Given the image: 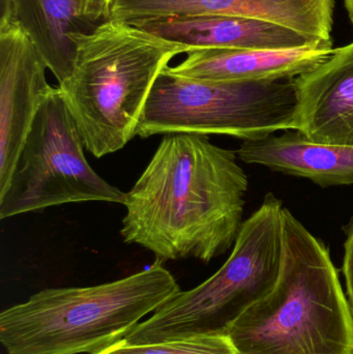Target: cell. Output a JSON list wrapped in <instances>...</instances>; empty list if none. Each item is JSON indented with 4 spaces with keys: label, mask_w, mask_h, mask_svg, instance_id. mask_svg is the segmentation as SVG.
Here are the masks:
<instances>
[{
    "label": "cell",
    "mask_w": 353,
    "mask_h": 354,
    "mask_svg": "<svg viewBox=\"0 0 353 354\" xmlns=\"http://www.w3.org/2000/svg\"><path fill=\"white\" fill-rule=\"evenodd\" d=\"M248 185L234 151L205 135H165L126 193L120 233L159 263L189 258L209 263L236 243Z\"/></svg>",
    "instance_id": "1"
},
{
    "label": "cell",
    "mask_w": 353,
    "mask_h": 354,
    "mask_svg": "<svg viewBox=\"0 0 353 354\" xmlns=\"http://www.w3.org/2000/svg\"><path fill=\"white\" fill-rule=\"evenodd\" d=\"M284 248L273 290L228 330L238 354H353V316L329 248L282 209Z\"/></svg>",
    "instance_id": "2"
},
{
    "label": "cell",
    "mask_w": 353,
    "mask_h": 354,
    "mask_svg": "<svg viewBox=\"0 0 353 354\" xmlns=\"http://www.w3.org/2000/svg\"><path fill=\"white\" fill-rule=\"evenodd\" d=\"M70 39L73 70L59 87L84 149L95 158L120 151L136 136L158 76L172 58L194 50L116 20Z\"/></svg>",
    "instance_id": "3"
},
{
    "label": "cell",
    "mask_w": 353,
    "mask_h": 354,
    "mask_svg": "<svg viewBox=\"0 0 353 354\" xmlns=\"http://www.w3.org/2000/svg\"><path fill=\"white\" fill-rule=\"evenodd\" d=\"M180 291L159 262L105 284L44 289L0 314V342L8 354H97Z\"/></svg>",
    "instance_id": "4"
},
{
    "label": "cell",
    "mask_w": 353,
    "mask_h": 354,
    "mask_svg": "<svg viewBox=\"0 0 353 354\" xmlns=\"http://www.w3.org/2000/svg\"><path fill=\"white\" fill-rule=\"evenodd\" d=\"M281 200L273 193L242 223L231 255L211 278L180 290L140 322L124 342L153 344L204 335H226L234 322L267 297L279 278L284 236Z\"/></svg>",
    "instance_id": "5"
},
{
    "label": "cell",
    "mask_w": 353,
    "mask_h": 354,
    "mask_svg": "<svg viewBox=\"0 0 353 354\" xmlns=\"http://www.w3.org/2000/svg\"><path fill=\"white\" fill-rule=\"evenodd\" d=\"M296 108V78L199 80L173 74L168 66L151 88L135 135L188 133L261 140L294 130Z\"/></svg>",
    "instance_id": "6"
},
{
    "label": "cell",
    "mask_w": 353,
    "mask_h": 354,
    "mask_svg": "<svg viewBox=\"0 0 353 354\" xmlns=\"http://www.w3.org/2000/svg\"><path fill=\"white\" fill-rule=\"evenodd\" d=\"M60 87L44 97L10 183L0 194V218L81 202L124 203L126 193L91 168Z\"/></svg>",
    "instance_id": "7"
},
{
    "label": "cell",
    "mask_w": 353,
    "mask_h": 354,
    "mask_svg": "<svg viewBox=\"0 0 353 354\" xmlns=\"http://www.w3.org/2000/svg\"><path fill=\"white\" fill-rule=\"evenodd\" d=\"M47 68L19 25L0 23V194L10 183L37 110L51 89Z\"/></svg>",
    "instance_id": "8"
},
{
    "label": "cell",
    "mask_w": 353,
    "mask_h": 354,
    "mask_svg": "<svg viewBox=\"0 0 353 354\" xmlns=\"http://www.w3.org/2000/svg\"><path fill=\"white\" fill-rule=\"evenodd\" d=\"M294 130L315 143L353 147V43L296 78Z\"/></svg>",
    "instance_id": "9"
},
{
    "label": "cell",
    "mask_w": 353,
    "mask_h": 354,
    "mask_svg": "<svg viewBox=\"0 0 353 354\" xmlns=\"http://www.w3.org/2000/svg\"><path fill=\"white\" fill-rule=\"evenodd\" d=\"M332 39L282 50L198 48L169 71L207 81H269L294 79L321 66L333 54Z\"/></svg>",
    "instance_id": "10"
},
{
    "label": "cell",
    "mask_w": 353,
    "mask_h": 354,
    "mask_svg": "<svg viewBox=\"0 0 353 354\" xmlns=\"http://www.w3.org/2000/svg\"><path fill=\"white\" fill-rule=\"evenodd\" d=\"M126 23L194 49L282 50L323 41L274 23L244 17H168Z\"/></svg>",
    "instance_id": "11"
},
{
    "label": "cell",
    "mask_w": 353,
    "mask_h": 354,
    "mask_svg": "<svg viewBox=\"0 0 353 354\" xmlns=\"http://www.w3.org/2000/svg\"><path fill=\"white\" fill-rule=\"evenodd\" d=\"M153 18L236 16L274 23L330 41L335 0H145Z\"/></svg>",
    "instance_id": "12"
},
{
    "label": "cell",
    "mask_w": 353,
    "mask_h": 354,
    "mask_svg": "<svg viewBox=\"0 0 353 354\" xmlns=\"http://www.w3.org/2000/svg\"><path fill=\"white\" fill-rule=\"evenodd\" d=\"M236 153L245 163L310 179L323 187L353 185V147L312 142L298 131L244 141Z\"/></svg>",
    "instance_id": "13"
},
{
    "label": "cell",
    "mask_w": 353,
    "mask_h": 354,
    "mask_svg": "<svg viewBox=\"0 0 353 354\" xmlns=\"http://www.w3.org/2000/svg\"><path fill=\"white\" fill-rule=\"evenodd\" d=\"M0 23H15L24 30L59 84L73 70L70 35L99 25L82 16L77 0H0Z\"/></svg>",
    "instance_id": "14"
},
{
    "label": "cell",
    "mask_w": 353,
    "mask_h": 354,
    "mask_svg": "<svg viewBox=\"0 0 353 354\" xmlns=\"http://www.w3.org/2000/svg\"><path fill=\"white\" fill-rule=\"evenodd\" d=\"M97 354H238L226 335H204L153 344L130 345L122 341Z\"/></svg>",
    "instance_id": "15"
},
{
    "label": "cell",
    "mask_w": 353,
    "mask_h": 354,
    "mask_svg": "<svg viewBox=\"0 0 353 354\" xmlns=\"http://www.w3.org/2000/svg\"><path fill=\"white\" fill-rule=\"evenodd\" d=\"M81 14L90 22L99 24L110 20L115 0H77Z\"/></svg>",
    "instance_id": "16"
},
{
    "label": "cell",
    "mask_w": 353,
    "mask_h": 354,
    "mask_svg": "<svg viewBox=\"0 0 353 354\" xmlns=\"http://www.w3.org/2000/svg\"><path fill=\"white\" fill-rule=\"evenodd\" d=\"M346 241L344 243L343 272L345 276L347 299L353 316V218L344 228Z\"/></svg>",
    "instance_id": "17"
},
{
    "label": "cell",
    "mask_w": 353,
    "mask_h": 354,
    "mask_svg": "<svg viewBox=\"0 0 353 354\" xmlns=\"http://www.w3.org/2000/svg\"><path fill=\"white\" fill-rule=\"evenodd\" d=\"M344 2H345L346 10H347L350 21H352L353 25V0H344Z\"/></svg>",
    "instance_id": "18"
}]
</instances>
